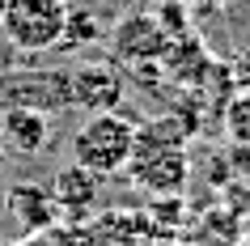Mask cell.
<instances>
[{"label": "cell", "instance_id": "cell-14", "mask_svg": "<svg viewBox=\"0 0 250 246\" xmlns=\"http://www.w3.org/2000/svg\"><path fill=\"white\" fill-rule=\"evenodd\" d=\"M4 157H9V153H4V140H0V166H4Z\"/></svg>", "mask_w": 250, "mask_h": 246}, {"label": "cell", "instance_id": "cell-8", "mask_svg": "<svg viewBox=\"0 0 250 246\" xmlns=\"http://www.w3.org/2000/svg\"><path fill=\"white\" fill-rule=\"evenodd\" d=\"M51 195H55V204H60V217H64V221L85 225V217L98 208L102 179H98L93 170H85V166H77V161H72V166H64L60 174H55Z\"/></svg>", "mask_w": 250, "mask_h": 246}, {"label": "cell", "instance_id": "cell-9", "mask_svg": "<svg viewBox=\"0 0 250 246\" xmlns=\"http://www.w3.org/2000/svg\"><path fill=\"white\" fill-rule=\"evenodd\" d=\"M221 128L229 144H250V93H229L221 106Z\"/></svg>", "mask_w": 250, "mask_h": 246}, {"label": "cell", "instance_id": "cell-1", "mask_svg": "<svg viewBox=\"0 0 250 246\" xmlns=\"http://www.w3.org/2000/svg\"><path fill=\"white\" fill-rule=\"evenodd\" d=\"M191 132L178 115H157L148 123H136V149L127 161V179L148 195V200H170L183 195L191 179V157H187Z\"/></svg>", "mask_w": 250, "mask_h": 246}, {"label": "cell", "instance_id": "cell-15", "mask_svg": "<svg viewBox=\"0 0 250 246\" xmlns=\"http://www.w3.org/2000/svg\"><path fill=\"white\" fill-rule=\"evenodd\" d=\"M0 9H4V0H0Z\"/></svg>", "mask_w": 250, "mask_h": 246}, {"label": "cell", "instance_id": "cell-10", "mask_svg": "<svg viewBox=\"0 0 250 246\" xmlns=\"http://www.w3.org/2000/svg\"><path fill=\"white\" fill-rule=\"evenodd\" d=\"M225 68H229V85H233V93H250V47H242Z\"/></svg>", "mask_w": 250, "mask_h": 246}, {"label": "cell", "instance_id": "cell-2", "mask_svg": "<svg viewBox=\"0 0 250 246\" xmlns=\"http://www.w3.org/2000/svg\"><path fill=\"white\" fill-rule=\"evenodd\" d=\"M132 149H136V123L119 111L89 115L72 136V161L93 170L98 179L123 174L127 161H132Z\"/></svg>", "mask_w": 250, "mask_h": 246}, {"label": "cell", "instance_id": "cell-6", "mask_svg": "<svg viewBox=\"0 0 250 246\" xmlns=\"http://www.w3.org/2000/svg\"><path fill=\"white\" fill-rule=\"evenodd\" d=\"M4 212L21 229V238H34V233H42V229H51V225L64 221L55 195L42 191L39 182H17V187H9L4 191Z\"/></svg>", "mask_w": 250, "mask_h": 246}, {"label": "cell", "instance_id": "cell-5", "mask_svg": "<svg viewBox=\"0 0 250 246\" xmlns=\"http://www.w3.org/2000/svg\"><path fill=\"white\" fill-rule=\"evenodd\" d=\"M68 102H77L85 115H102V111H119L123 102V81L110 64H81L68 77Z\"/></svg>", "mask_w": 250, "mask_h": 246}, {"label": "cell", "instance_id": "cell-11", "mask_svg": "<svg viewBox=\"0 0 250 246\" xmlns=\"http://www.w3.org/2000/svg\"><path fill=\"white\" fill-rule=\"evenodd\" d=\"M229 170L250 179V144H229Z\"/></svg>", "mask_w": 250, "mask_h": 246}, {"label": "cell", "instance_id": "cell-12", "mask_svg": "<svg viewBox=\"0 0 250 246\" xmlns=\"http://www.w3.org/2000/svg\"><path fill=\"white\" fill-rule=\"evenodd\" d=\"M174 4H183L187 13H212V9H216L221 0H174Z\"/></svg>", "mask_w": 250, "mask_h": 246}, {"label": "cell", "instance_id": "cell-7", "mask_svg": "<svg viewBox=\"0 0 250 246\" xmlns=\"http://www.w3.org/2000/svg\"><path fill=\"white\" fill-rule=\"evenodd\" d=\"M0 140H4V153L39 157L51 140V119L39 106H4L0 111Z\"/></svg>", "mask_w": 250, "mask_h": 246}, {"label": "cell", "instance_id": "cell-3", "mask_svg": "<svg viewBox=\"0 0 250 246\" xmlns=\"http://www.w3.org/2000/svg\"><path fill=\"white\" fill-rule=\"evenodd\" d=\"M4 43L21 55H42L60 47L68 34V4L64 0H4L0 9Z\"/></svg>", "mask_w": 250, "mask_h": 246}, {"label": "cell", "instance_id": "cell-4", "mask_svg": "<svg viewBox=\"0 0 250 246\" xmlns=\"http://www.w3.org/2000/svg\"><path fill=\"white\" fill-rule=\"evenodd\" d=\"M166 47H170V34L153 13H132L110 30V51L123 64H161Z\"/></svg>", "mask_w": 250, "mask_h": 246}, {"label": "cell", "instance_id": "cell-13", "mask_svg": "<svg viewBox=\"0 0 250 246\" xmlns=\"http://www.w3.org/2000/svg\"><path fill=\"white\" fill-rule=\"evenodd\" d=\"M0 246H30L26 238H9V242H0Z\"/></svg>", "mask_w": 250, "mask_h": 246}]
</instances>
